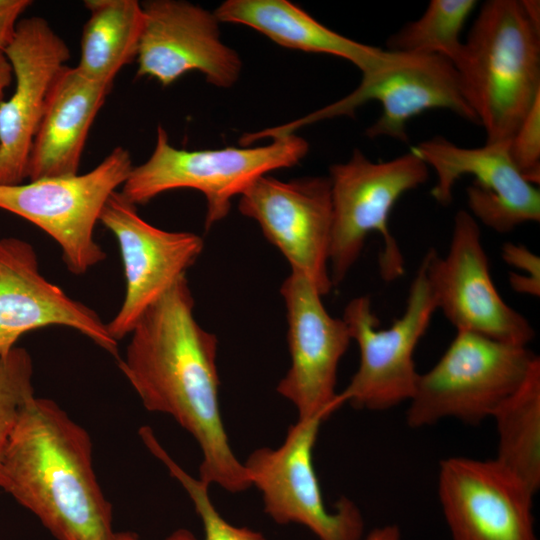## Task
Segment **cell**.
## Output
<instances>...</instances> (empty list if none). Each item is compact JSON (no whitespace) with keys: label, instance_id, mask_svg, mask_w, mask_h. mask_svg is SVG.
I'll return each instance as SVG.
<instances>
[{"label":"cell","instance_id":"cell-1","mask_svg":"<svg viewBox=\"0 0 540 540\" xmlns=\"http://www.w3.org/2000/svg\"><path fill=\"white\" fill-rule=\"evenodd\" d=\"M118 367L150 412L170 415L197 442L199 479L231 493L251 487L229 443L219 403L218 340L194 317L185 276L140 317Z\"/></svg>","mask_w":540,"mask_h":540},{"label":"cell","instance_id":"cell-2","mask_svg":"<svg viewBox=\"0 0 540 540\" xmlns=\"http://www.w3.org/2000/svg\"><path fill=\"white\" fill-rule=\"evenodd\" d=\"M0 488L57 540H116L91 438L51 399L34 396L25 406L2 459Z\"/></svg>","mask_w":540,"mask_h":540},{"label":"cell","instance_id":"cell-3","mask_svg":"<svg viewBox=\"0 0 540 540\" xmlns=\"http://www.w3.org/2000/svg\"><path fill=\"white\" fill-rule=\"evenodd\" d=\"M454 66L486 143L509 142L540 97V30L521 1H486Z\"/></svg>","mask_w":540,"mask_h":540},{"label":"cell","instance_id":"cell-4","mask_svg":"<svg viewBox=\"0 0 540 540\" xmlns=\"http://www.w3.org/2000/svg\"><path fill=\"white\" fill-rule=\"evenodd\" d=\"M429 167L411 151L389 161L373 162L359 149L330 167L332 230L329 272L339 285L359 259L372 232L382 238L379 272L391 282L404 273L402 251L388 226L389 215L406 192L424 184Z\"/></svg>","mask_w":540,"mask_h":540},{"label":"cell","instance_id":"cell-5","mask_svg":"<svg viewBox=\"0 0 540 540\" xmlns=\"http://www.w3.org/2000/svg\"><path fill=\"white\" fill-rule=\"evenodd\" d=\"M272 138L270 144L252 148L188 151L173 147L159 125L151 156L133 167L120 192L138 205L170 190L200 191L206 199L205 228L209 229L228 215L232 199L256 179L292 167L308 153L307 141L293 133Z\"/></svg>","mask_w":540,"mask_h":540},{"label":"cell","instance_id":"cell-6","mask_svg":"<svg viewBox=\"0 0 540 540\" xmlns=\"http://www.w3.org/2000/svg\"><path fill=\"white\" fill-rule=\"evenodd\" d=\"M537 357L526 346L456 331L438 362L419 374L407 425L423 428L447 418L482 423L522 383Z\"/></svg>","mask_w":540,"mask_h":540},{"label":"cell","instance_id":"cell-7","mask_svg":"<svg viewBox=\"0 0 540 540\" xmlns=\"http://www.w3.org/2000/svg\"><path fill=\"white\" fill-rule=\"evenodd\" d=\"M436 310L422 261L410 284L403 314L388 328H379L369 296L350 300L342 319L358 346L360 360L350 382L339 392L341 404L383 411L408 402L420 374L414 352Z\"/></svg>","mask_w":540,"mask_h":540},{"label":"cell","instance_id":"cell-8","mask_svg":"<svg viewBox=\"0 0 540 540\" xmlns=\"http://www.w3.org/2000/svg\"><path fill=\"white\" fill-rule=\"evenodd\" d=\"M133 167L129 151L116 147L85 174L0 185V208L45 231L60 246L68 270L84 274L106 258L94 239L95 225Z\"/></svg>","mask_w":540,"mask_h":540},{"label":"cell","instance_id":"cell-9","mask_svg":"<svg viewBox=\"0 0 540 540\" xmlns=\"http://www.w3.org/2000/svg\"><path fill=\"white\" fill-rule=\"evenodd\" d=\"M362 75L358 87L343 99L293 123L268 129L267 134H292L316 121L351 116L369 101H378L382 108L379 118L366 130L369 138L385 136L408 142V121L432 109L449 110L478 124L462 93L456 68L445 57L388 50L382 63Z\"/></svg>","mask_w":540,"mask_h":540},{"label":"cell","instance_id":"cell-10","mask_svg":"<svg viewBox=\"0 0 540 540\" xmlns=\"http://www.w3.org/2000/svg\"><path fill=\"white\" fill-rule=\"evenodd\" d=\"M322 418L298 419L278 448L261 447L243 462L251 487L262 495L264 512L277 524H300L318 540H361L364 518L342 496L329 510L313 464Z\"/></svg>","mask_w":540,"mask_h":540},{"label":"cell","instance_id":"cell-11","mask_svg":"<svg viewBox=\"0 0 540 540\" xmlns=\"http://www.w3.org/2000/svg\"><path fill=\"white\" fill-rule=\"evenodd\" d=\"M422 262L436 309L456 331L516 346L527 347L534 339L535 330L528 319L497 291L479 224L468 211L455 214L446 255L430 248Z\"/></svg>","mask_w":540,"mask_h":540},{"label":"cell","instance_id":"cell-12","mask_svg":"<svg viewBox=\"0 0 540 540\" xmlns=\"http://www.w3.org/2000/svg\"><path fill=\"white\" fill-rule=\"evenodd\" d=\"M239 210L259 224L265 238L287 259L291 271L308 278L322 296L331 291L329 177L285 182L262 176L240 195Z\"/></svg>","mask_w":540,"mask_h":540},{"label":"cell","instance_id":"cell-13","mask_svg":"<svg viewBox=\"0 0 540 540\" xmlns=\"http://www.w3.org/2000/svg\"><path fill=\"white\" fill-rule=\"evenodd\" d=\"M280 293L291 364L276 390L295 406L298 419L327 420L342 406L336 385L339 362L351 341L348 327L328 313L322 295L303 274L291 271Z\"/></svg>","mask_w":540,"mask_h":540},{"label":"cell","instance_id":"cell-14","mask_svg":"<svg viewBox=\"0 0 540 540\" xmlns=\"http://www.w3.org/2000/svg\"><path fill=\"white\" fill-rule=\"evenodd\" d=\"M508 147L509 142H500L464 148L435 136L410 151L433 168L436 183L431 195L439 204L449 205L456 182L470 175L474 182L466 189L469 213L492 230L507 233L540 220V191L521 175Z\"/></svg>","mask_w":540,"mask_h":540},{"label":"cell","instance_id":"cell-15","mask_svg":"<svg viewBox=\"0 0 540 540\" xmlns=\"http://www.w3.org/2000/svg\"><path fill=\"white\" fill-rule=\"evenodd\" d=\"M437 490L452 540H538L536 493L495 459L441 460Z\"/></svg>","mask_w":540,"mask_h":540},{"label":"cell","instance_id":"cell-16","mask_svg":"<svg viewBox=\"0 0 540 540\" xmlns=\"http://www.w3.org/2000/svg\"><path fill=\"white\" fill-rule=\"evenodd\" d=\"M99 221L115 236L122 258L126 290L122 305L107 323L119 342L130 334L143 313L185 276L204 248L192 232H174L145 221L121 192L111 194Z\"/></svg>","mask_w":540,"mask_h":540},{"label":"cell","instance_id":"cell-17","mask_svg":"<svg viewBox=\"0 0 540 540\" xmlns=\"http://www.w3.org/2000/svg\"><path fill=\"white\" fill-rule=\"evenodd\" d=\"M141 5L137 76L168 86L186 72L199 71L208 83L220 88L237 82L242 62L220 40L214 13L182 0H151Z\"/></svg>","mask_w":540,"mask_h":540},{"label":"cell","instance_id":"cell-18","mask_svg":"<svg viewBox=\"0 0 540 540\" xmlns=\"http://www.w3.org/2000/svg\"><path fill=\"white\" fill-rule=\"evenodd\" d=\"M15 78L12 96L0 102V185L22 184L50 90L70 59V49L46 19H20L3 52Z\"/></svg>","mask_w":540,"mask_h":540},{"label":"cell","instance_id":"cell-19","mask_svg":"<svg viewBox=\"0 0 540 540\" xmlns=\"http://www.w3.org/2000/svg\"><path fill=\"white\" fill-rule=\"evenodd\" d=\"M39 269L30 243L0 238V355L8 354L29 331L64 326L88 337L118 361V342L107 324L93 309L48 281Z\"/></svg>","mask_w":540,"mask_h":540},{"label":"cell","instance_id":"cell-20","mask_svg":"<svg viewBox=\"0 0 540 540\" xmlns=\"http://www.w3.org/2000/svg\"><path fill=\"white\" fill-rule=\"evenodd\" d=\"M111 86L87 77L76 66L61 70L33 140L29 181L78 173L89 130Z\"/></svg>","mask_w":540,"mask_h":540},{"label":"cell","instance_id":"cell-21","mask_svg":"<svg viewBox=\"0 0 540 540\" xmlns=\"http://www.w3.org/2000/svg\"><path fill=\"white\" fill-rule=\"evenodd\" d=\"M219 22L251 27L280 46L343 58L366 73L388 50L347 38L324 26L288 0H227L214 11Z\"/></svg>","mask_w":540,"mask_h":540},{"label":"cell","instance_id":"cell-22","mask_svg":"<svg viewBox=\"0 0 540 540\" xmlns=\"http://www.w3.org/2000/svg\"><path fill=\"white\" fill-rule=\"evenodd\" d=\"M84 6L89 18L76 67L93 80L112 84L117 73L137 57L142 5L137 0H86Z\"/></svg>","mask_w":540,"mask_h":540},{"label":"cell","instance_id":"cell-23","mask_svg":"<svg viewBox=\"0 0 540 540\" xmlns=\"http://www.w3.org/2000/svg\"><path fill=\"white\" fill-rule=\"evenodd\" d=\"M498 434L494 458L537 493L540 488V358L492 414Z\"/></svg>","mask_w":540,"mask_h":540},{"label":"cell","instance_id":"cell-24","mask_svg":"<svg viewBox=\"0 0 540 540\" xmlns=\"http://www.w3.org/2000/svg\"><path fill=\"white\" fill-rule=\"evenodd\" d=\"M477 3L475 0H431L420 18L388 39V50L439 55L454 64L463 46L461 32Z\"/></svg>","mask_w":540,"mask_h":540},{"label":"cell","instance_id":"cell-25","mask_svg":"<svg viewBox=\"0 0 540 540\" xmlns=\"http://www.w3.org/2000/svg\"><path fill=\"white\" fill-rule=\"evenodd\" d=\"M140 437L147 449L158 458L185 489L193 502L195 510L204 528L203 540H267L265 536L247 527H237L226 521L215 508L209 496V485L188 474L166 452L149 426L139 430ZM165 540H197L194 534L179 528Z\"/></svg>","mask_w":540,"mask_h":540},{"label":"cell","instance_id":"cell-26","mask_svg":"<svg viewBox=\"0 0 540 540\" xmlns=\"http://www.w3.org/2000/svg\"><path fill=\"white\" fill-rule=\"evenodd\" d=\"M32 377V358L25 348L0 355V468L17 422L35 396Z\"/></svg>","mask_w":540,"mask_h":540},{"label":"cell","instance_id":"cell-27","mask_svg":"<svg viewBox=\"0 0 540 540\" xmlns=\"http://www.w3.org/2000/svg\"><path fill=\"white\" fill-rule=\"evenodd\" d=\"M509 155L521 175L531 184L540 181V97L536 99L509 141Z\"/></svg>","mask_w":540,"mask_h":540},{"label":"cell","instance_id":"cell-28","mask_svg":"<svg viewBox=\"0 0 540 540\" xmlns=\"http://www.w3.org/2000/svg\"><path fill=\"white\" fill-rule=\"evenodd\" d=\"M501 257L509 266L523 271L526 277L540 280V258L523 244L506 242Z\"/></svg>","mask_w":540,"mask_h":540},{"label":"cell","instance_id":"cell-29","mask_svg":"<svg viewBox=\"0 0 540 540\" xmlns=\"http://www.w3.org/2000/svg\"><path fill=\"white\" fill-rule=\"evenodd\" d=\"M31 3L30 0H0V52L12 41L19 18Z\"/></svg>","mask_w":540,"mask_h":540},{"label":"cell","instance_id":"cell-30","mask_svg":"<svg viewBox=\"0 0 540 540\" xmlns=\"http://www.w3.org/2000/svg\"><path fill=\"white\" fill-rule=\"evenodd\" d=\"M508 280L511 288L519 293L532 297L540 296V281L528 277H523L516 272L510 271Z\"/></svg>","mask_w":540,"mask_h":540},{"label":"cell","instance_id":"cell-31","mask_svg":"<svg viewBox=\"0 0 540 540\" xmlns=\"http://www.w3.org/2000/svg\"><path fill=\"white\" fill-rule=\"evenodd\" d=\"M401 530L396 524H386L373 528L364 540H401Z\"/></svg>","mask_w":540,"mask_h":540},{"label":"cell","instance_id":"cell-32","mask_svg":"<svg viewBox=\"0 0 540 540\" xmlns=\"http://www.w3.org/2000/svg\"><path fill=\"white\" fill-rule=\"evenodd\" d=\"M12 67L3 52H0V102L4 99L5 90L13 79Z\"/></svg>","mask_w":540,"mask_h":540},{"label":"cell","instance_id":"cell-33","mask_svg":"<svg viewBox=\"0 0 540 540\" xmlns=\"http://www.w3.org/2000/svg\"><path fill=\"white\" fill-rule=\"evenodd\" d=\"M521 4L532 24L540 30V3L537 0H521Z\"/></svg>","mask_w":540,"mask_h":540},{"label":"cell","instance_id":"cell-34","mask_svg":"<svg viewBox=\"0 0 540 540\" xmlns=\"http://www.w3.org/2000/svg\"><path fill=\"white\" fill-rule=\"evenodd\" d=\"M116 540H141L138 535L132 532H117Z\"/></svg>","mask_w":540,"mask_h":540}]
</instances>
